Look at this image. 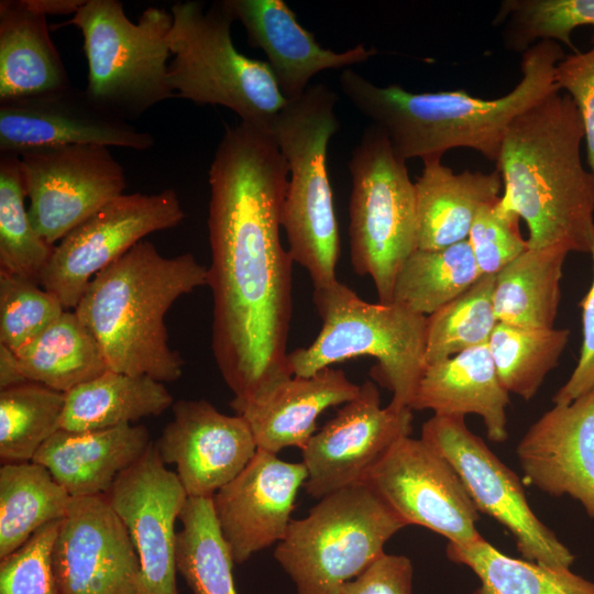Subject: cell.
Masks as SVG:
<instances>
[{
	"label": "cell",
	"mask_w": 594,
	"mask_h": 594,
	"mask_svg": "<svg viewBox=\"0 0 594 594\" xmlns=\"http://www.w3.org/2000/svg\"><path fill=\"white\" fill-rule=\"evenodd\" d=\"M288 165L267 129L227 125L208 172L212 352L234 399L292 377L293 258L280 240Z\"/></svg>",
	"instance_id": "obj_1"
},
{
	"label": "cell",
	"mask_w": 594,
	"mask_h": 594,
	"mask_svg": "<svg viewBox=\"0 0 594 594\" xmlns=\"http://www.w3.org/2000/svg\"><path fill=\"white\" fill-rule=\"evenodd\" d=\"M583 140L578 108L559 90L507 127L495 162L503 182L498 206L526 222L529 249L591 251L594 175L582 163Z\"/></svg>",
	"instance_id": "obj_2"
},
{
	"label": "cell",
	"mask_w": 594,
	"mask_h": 594,
	"mask_svg": "<svg viewBox=\"0 0 594 594\" xmlns=\"http://www.w3.org/2000/svg\"><path fill=\"white\" fill-rule=\"evenodd\" d=\"M564 56L557 42L535 44L521 54V79L496 99L463 90L413 92L395 84L381 87L351 67L341 72L339 84L346 99L386 134L406 162L442 158L452 148H470L496 162L513 119L559 90L554 70Z\"/></svg>",
	"instance_id": "obj_3"
},
{
	"label": "cell",
	"mask_w": 594,
	"mask_h": 594,
	"mask_svg": "<svg viewBox=\"0 0 594 594\" xmlns=\"http://www.w3.org/2000/svg\"><path fill=\"white\" fill-rule=\"evenodd\" d=\"M207 279L208 267L191 253L163 256L142 240L92 278L74 311L109 370L174 382L184 361L168 344L165 316Z\"/></svg>",
	"instance_id": "obj_4"
},
{
	"label": "cell",
	"mask_w": 594,
	"mask_h": 594,
	"mask_svg": "<svg viewBox=\"0 0 594 594\" xmlns=\"http://www.w3.org/2000/svg\"><path fill=\"white\" fill-rule=\"evenodd\" d=\"M337 100L327 85H310L302 96L287 100L267 128L290 174L282 211L288 251L314 288L338 280L340 237L327 169L328 145L340 128Z\"/></svg>",
	"instance_id": "obj_5"
},
{
	"label": "cell",
	"mask_w": 594,
	"mask_h": 594,
	"mask_svg": "<svg viewBox=\"0 0 594 594\" xmlns=\"http://www.w3.org/2000/svg\"><path fill=\"white\" fill-rule=\"evenodd\" d=\"M321 329L306 348L288 353L296 376H311L344 360H377L372 376L392 392L391 405L410 408L426 367L427 317L396 302H369L337 280L314 288Z\"/></svg>",
	"instance_id": "obj_6"
},
{
	"label": "cell",
	"mask_w": 594,
	"mask_h": 594,
	"mask_svg": "<svg viewBox=\"0 0 594 594\" xmlns=\"http://www.w3.org/2000/svg\"><path fill=\"white\" fill-rule=\"evenodd\" d=\"M405 521L367 483L321 498L301 519H292L274 558L297 594H340L384 552Z\"/></svg>",
	"instance_id": "obj_7"
},
{
	"label": "cell",
	"mask_w": 594,
	"mask_h": 594,
	"mask_svg": "<svg viewBox=\"0 0 594 594\" xmlns=\"http://www.w3.org/2000/svg\"><path fill=\"white\" fill-rule=\"evenodd\" d=\"M169 84L176 97L196 105L223 106L241 121L267 129L287 103L266 62L240 53L231 37L234 19L222 1L170 8Z\"/></svg>",
	"instance_id": "obj_8"
},
{
	"label": "cell",
	"mask_w": 594,
	"mask_h": 594,
	"mask_svg": "<svg viewBox=\"0 0 594 594\" xmlns=\"http://www.w3.org/2000/svg\"><path fill=\"white\" fill-rule=\"evenodd\" d=\"M84 37L88 96L109 112L130 120L176 97L169 84L173 15L148 7L136 23L118 0H86L68 21Z\"/></svg>",
	"instance_id": "obj_9"
},
{
	"label": "cell",
	"mask_w": 594,
	"mask_h": 594,
	"mask_svg": "<svg viewBox=\"0 0 594 594\" xmlns=\"http://www.w3.org/2000/svg\"><path fill=\"white\" fill-rule=\"evenodd\" d=\"M348 167L351 263L356 274L372 278L378 301L389 304L400 267L417 250L415 184L406 161L374 124L364 130Z\"/></svg>",
	"instance_id": "obj_10"
},
{
	"label": "cell",
	"mask_w": 594,
	"mask_h": 594,
	"mask_svg": "<svg viewBox=\"0 0 594 594\" xmlns=\"http://www.w3.org/2000/svg\"><path fill=\"white\" fill-rule=\"evenodd\" d=\"M421 438L455 469L476 509L510 531L526 560L571 569L572 552L536 516L519 477L468 428L464 416L433 415L424 424Z\"/></svg>",
	"instance_id": "obj_11"
},
{
	"label": "cell",
	"mask_w": 594,
	"mask_h": 594,
	"mask_svg": "<svg viewBox=\"0 0 594 594\" xmlns=\"http://www.w3.org/2000/svg\"><path fill=\"white\" fill-rule=\"evenodd\" d=\"M185 218L173 189L122 194L86 219L57 245L38 284L66 310L75 309L92 278L153 232Z\"/></svg>",
	"instance_id": "obj_12"
},
{
	"label": "cell",
	"mask_w": 594,
	"mask_h": 594,
	"mask_svg": "<svg viewBox=\"0 0 594 594\" xmlns=\"http://www.w3.org/2000/svg\"><path fill=\"white\" fill-rule=\"evenodd\" d=\"M21 173L31 221L51 245L121 196L124 170L102 145H64L25 151Z\"/></svg>",
	"instance_id": "obj_13"
},
{
	"label": "cell",
	"mask_w": 594,
	"mask_h": 594,
	"mask_svg": "<svg viewBox=\"0 0 594 594\" xmlns=\"http://www.w3.org/2000/svg\"><path fill=\"white\" fill-rule=\"evenodd\" d=\"M367 482L408 525L466 546L481 538L479 510L451 463L422 438L399 439L372 469Z\"/></svg>",
	"instance_id": "obj_14"
},
{
	"label": "cell",
	"mask_w": 594,
	"mask_h": 594,
	"mask_svg": "<svg viewBox=\"0 0 594 594\" xmlns=\"http://www.w3.org/2000/svg\"><path fill=\"white\" fill-rule=\"evenodd\" d=\"M413 410L381 407L376 385H360L359 394L315 432L301 449L307 470L304 488L319 499L365 482L372 469L403 437L410 436Z\"/></svg>",
	"instance_id": "obj_15"
},
{
	"label": "cell",
	"mask_w": 594,
	"mask_h": 594,
	"mask_svg": "<svg viewBox=\"0 0 594 594\" xmlns=\"http://www.w3.org/2000/svg\"><path fill=\"white\" fill-rule=\"evenodd\" d=\"M54 566L61 594H146L138 552L106 495L70 499Z\"/></svg>",
	"instance_id": "obj_16"
},
{
	"label": "cell",
	"mask_w": 594,
	"mask_h": 594,
	"mask_svg": "<svg viewBox=\"0 0 594 594\" xmlns=\"http://www.w3.org/2000/svg\"><path fill=\"white\" fill-rule=\"evenodd\" d=\"M106 497L138 552L146 594H179L175 522L188 495L155 443L117 479Z\"/></svg>",
	"instance_id": "obj_17"
},
{
	"label": "cell",
	"mask_w": 594,
	"mask_h": 594,
	"mask_svg": "<svg viewBox=\"0 0 594 594\" xmlns=\"http://www.w3.org/2000/svg\"><path fill=\"white\" fill-rule=\"evenodd\" d=\"M79 144L144 151L154 138L73 86L0 102L1 153Z\"/></svg>",
	"instance_id": "obj_18"
},
{
	"label": "cell",
	"mask_w": 594,
	"mask_h": 594,
	"mask_svg": "<svg viewBox=\"0 0 594 594\" xmlns=\"http://www.w3.org/2000/svg\"><path fill=\"white\" fill-rule=\"evenodd\" d=\"M155 447L175 464L188 497H212L248 465L257 444L239 415L220 413L205 399H179Z\"/></svg>",
	"instance_id": "obj_19"
},
{
	"label": "cell",
	"mask_w": 594,
	"mask_h": 594,
	"mask_svg": "<svg viewBox=\"0 0 594 594\" xmlns=\"http://www.w3.org/2000/svg\"><path fill=\"white\" fill-rule=\"evenodd\" d=\"M307 480L302 462L257 449L248 465L212 496L213 512L235 564L278 543Z\"/></svg>",
	"instance_id": "obj_20"
},
{
	"label": "cell",
	"mask_w": 594,
	"mask_h": 594,
	"mask_svg": "<svg viewBox=\"0 0 594 594\" xmlns=\"http://www.w3.org/2000/svg\"><path fill=\"white\" fill-rule=\"evenodd\" d=\"M527 481L552 496L570 495L594 519V385L554 404L516 448Z\"/></svg>",
	"instance_id": "obj_21"
},
{
	"label": "cell",
	"mask_w": 594,
	"mask_h": 594,
	"mask_svg": "<svg viewBox=\"0 0 594 594\" xmlns=\"http://www.w3.org/2000/svg\"><path fill=\"white\" fill-rule=\"evenodd\" d=\"M222 4L244 26L249 44L265 53L287 100L302 96L318 73L343 70L377 54L376 48L363 44L340 53L321 47L283 0H223Z\"/></svg>",
	"instance_id": "obj_22"
},
{
	"label": "cell",
	"mask_w": 594,
	"mask_h": 594,
	"mask_svg": "<svg viewBox=\"0 0 594 594\" xmlns=\"http://www.w3.org/2000/svg\"><path fill=\"white\" fill-rule=\"evenodd\" d=\"M359 391L342 370L330 366L307 377L293 375L250 399L233 398L230 406L248 422L257 449L277 454L288 447L302 449L316 432L318 416Z\"/></svg>",
	"instance_id": "obj_23"
},
{
	"label": "cell",
	"mask_w": 594,
	"mask_h": 594,
	"mask_svg": "<svg viewBox=\"0 0 594 594\" xmlns=\"http://www.w3.org/2000/svg\"><path fill=\"white\" fill-rule=\"evenodd\" d=\"M152 441L144 426L72 431L59 429L33 461L45 466L72 498L106 495Z\"/></svg>",
	"instance_id": "obj_24"
},
{
	"label": "cell",
	"mask_w": 594,
	"mask_h": 594,
	"mask_svg": "<svg viewBox=\"0 0 594 594\" xmlns=\"http://www.w3.org/2000/svg\"><path fill=\"white\" fill-rule=\"evenodd\" d=\"M509 393L498 378L488 344L472 348L425 367L411 410L430 409L439 416L477 415L490 440L507 438Z\"/></svg>",
	"instance_id": "obj_25"
},
{
	"label": "cell",
	"mask_w": 594,
	"mask_h": 594,
	"mask_svg": "<svg viewBox=\"0 0 594 594\" xmlns=\"http://www.w3.org/2000/svg\"><path fill=\"white\" fill-rule=\"evenodd\" d=\"M414 184L418 250H439L468 240L477 212L497 201L503 189L497 169L455 173L441 158L424 161Z\"/></svg>",
	"instance_id": "obj_26"
},
{
	"label": "cell",
	"mask_w": 594,
	"mask_h": 594,
	"mask_svg": "<svg viewBox=\"0 0 594 594\" xmlns=\"http://www.w3.org/2000/svg\"><path fill=\"white\" fill-rule=\"evenodd\" d=\"M69 86L46 16L26 0H1L0 102Z\"/></svg>",
	"instance_id": "obj_27"
},
{
	"label": "cell",
	"mask_w": 594,
	"mask_h": 594,
	"mask_svg": "<svg viewBox=\"0 0 594 594\" xmlns=\"http://www.w3.org/2000/svg\"><path fill=\"white\" fill-rule=\"evenodd\" d=\"M174 404L162 382L107 370L65 394L61 429L89 431L132 425Z\"/></svg>",
	"instance_id": "obj_28"
},
{
	"label": "cell",
	"mask_w": 594,
	"mask_h": 594,
	"mask_svg": "<svg viewBox=\"0 0 594 594\" xmlns=\"http://www.w3.org/2000/svg\"><path fill=\"white\" fill-rule=\"evenodd\" d=\"M569 250L527 249L496 276L493 304L498 322L518 327L554 328L561 299L560 283Z\"/></svg>",
	"instance_id": "obj_29"
},
{
	"label": "cell",
	"mask_w": 594,
	"mask_h": 594,
	"mask_svg": "<svg viewBox=\"0 0 594 594\" xmlns=\"http://www.w3.org/2000/svg\"><path fill=\"white\" fill-rule=\"evenodd\" d=\"M15 353L28 381L64 394L108 370L98 342L70 310Z\"/></svg>",
	"instance_id": "obj_30"
},
{
	"label": "cell",
	"mask_w": 594,
	"mask_h": 594,
	"mask_svg": "<svg viewBox=\"0 0 594 594\" xmlns=\"http://www.w3.org/2000/svg\"><path fill=\"white\" fill-rule=\"evenodd\" d=\"M72 497L48 470L34 462L0 468V559L43 526L63 519Z\"/></svg>",
	"instance_id": "obj_31"
},
{
	"label": "cell",
	"mask_w": 594,
	"mask_h": 594,
	"mask_svg": "<svg viewBox=\"0 0 594 594\" xmlns=\"http://www.w3.org/2000/svg\"><path fill=\"white\" fill-rule=\"evenodd\" d=\"M447 557L466 565L480 579L473 594H594V582L571 571L510 558L484 538L466 544L448 543Z\"/></svg>",
	"instance_id": "obj_32"
},
{
	"label": "cell",
	"mask_w": 594,
	"mask_h": 594,
	"mask_svg": "<svg viewBox=\"0 0 594 594\" xmlns=\"http://www.w3.org/2000/svg\"><path fill=\"white\" fill-rule=\"evenodd\" d=\"M482 276L468 240L439 250H416L400 267L392 302L426 317Z\"/></svg>",
	"instance_id": "obj_33"
},
{
	"label": "cell",
	"mask_w": 594,
	"mask_h": 594,
	"mask_svg": "<svg viewBox=\"0 0 594 594\" xmlns=\"http://www.w3.org/2000/svg\"><path fill=\"white\" fill-rule=\"evenodd\" d=\"M176 566L194 594H238L234 561L217 521L212 497H188L179 515Z\"/></svg>",
	"instance_id": "obj_34"
},
{
	"label": "cell",
	"mask_w": 594,
	"mask_h": 594,
	"mask_svg": "<svg viewBox=\"0 0 594 594\" xmlns=\"http://www.w3.org/2000/svg\"><path fill=\"white\" fill-rule=\"evenodd\" d=\"M569 337V329L526 328L498 322L488 349L503 387L525 400L531 399L558 365Z\"/></svg>",
	"instance_id": "obj_35"
},
{
	"label": "cell",
	"mask_w": 594,
	"mask_h": 594,
	"mask_svg": "<svg viewBox=\"0 0 594 594\" xmlns=\"http://www.w3.org/2000/svg\"><path fill=\"white\" fill-rule=\"evenodd\" d=\"M65 394L34 382L0 389L1 463L33 461L61 429Z\"/></svg>",
	"instance_id": "obj_36"
},
{
	"label": "cell",
	"mask_w": 594,
	"mask_h": 594,
	"mask_svg": "<svg viewBox=\"0 0 594 594\" xmlns=\"http://www.w3.org/2000/svg\"><path fill=\"white\" fill-rule=\"evenodd\" d=\"M21 173L20 156L0 155V271L38 283L55 245L34 228Z\"/></svg>",
	"instance_id": "obj_37"
},
{
	"label": "cell",
	"mask_w": 594,
	"mask_h": 594,
	"mask_svg": "<svg viewBox=\"0 0 594 594\" xmlns=\"http://www.w3.org/2000/svg\"><path fill=\"white\" fill-rule=\"evenodd\" d=\"M494 283L495 276L482 275L468 290L427 317L426 366L488 344L498 323Z\"/></svg>",
	"instance_id": "obj_38"
},
{
	"label": "cell",
	"mask_w": 594,
	"mask_h": 594,
	"mask_svg": "<svg viewBox=\"0 0 594 594\" xmlns=\"http://www.w3.org/2000/svg\"><path fill=\"white\" fill-rule=\"evenodd\" d=\"M492 24L502 28L503 45L509 52L522 54L543 41L576 52L572 32L594 26V0H503Z\"/></svg>",
	"instance_id": "obj_39"
},
{
	"label": "cell",
	"mask_w": 594,
	"mask_h": 594,
	"mask_svg": "<svg viewBox=\"0 0 594 594\" xmlns=\"http://www.w3.org/2000/svg\"><path fill=\"white\" fill-rule=\"evenodd\" d=\"M65 310L37 282L0 271V343L14 352L35 339Z\"/></svg>",
	"instance_id": "obj_40"
},
{
	"label": "cell",
	"mask_w": 594,
	"mask_h": 594,
	"mask_svg": "<svg viewBox=\"0 0 594 594\" xmlns=\"http://www.w3.org/2000/svg\"><path fill=\"white\" fill-rule=\"evenodd\" d=\"M61 520L43 526L24 544L0 559V594H61L54 566Z\"/></svg>",
	"instance_id": "obj_41"
},
{
	"label": "cell",
	"mask_w": 594,
	"mask_h": 594,
	"mask_svg": "<svg viewBox=\"0 0 594 594\" xmlns=\"http://www.w3.org/2000/svg\"><path fill=\"white\" fill-rule=\"evenodd\" d=\"M498 200L477 212L468 237L482 275L496 276L528 249L519 231V218L503 210Z\"/></svg>",
	"instance_id": "obj_42"
},
{
	"label": "cell",
	"mask_w": 594,
	"mask_h": 594,
	"mask_svg": "<svg viewBox=\"0 0 594 594\" xmlns=\"http://www.w3.org/2000/svg\"><path fill=\"white\" fill-rule=\"evenodd\" d=\"M592 46L573 52L561 59L554 70V81L561 92L575 103L584 127L586 161L594 175V34Z\"/></svg>",
	"instance_id": "obj_43"
},
{
	"label": "cell",
	"mask_w": 594,
	"mask_h": 594,
	"mask_svg": "<svg viewBox=\"0 0 594 594\" xmlns=\"http://www.w3.org/2000/svg\"><path fill=\"white\" fill-rule=\"evenodd\" d=\"M413 564L406 556L384 553L346 583L340 594H413Z\"/></svg>",
	"instance_id": "obj_44"
},
{
	"label": "cell",
	"mask_w": 594,
	"mask_h": 594,
	"mask_svg": "<svg viewBox=\"0 0 594 594\" xmlns=\"http://www.w3.org/2000/svg\"><path fill=\"white\" fill-rule=\"evenodd\" d=\"M590 253L594 267V234ZM582 309V345L580 356L569 380L552 397L554 404H568L594 385V276L593 282L580 301Z\"/></svg>",
	"instance_id": "obj_45"
},
{
	"label": "cell",
	"mask_w": 594,
	"mask_h": 594,
	"mask_svg": "<svg viewBox=\"0 0 594 594\" xmlns=\"http://www.w3.org/2000/svg\"><path fill=\"white\" fill-rule=\"evenodd\" d=\"M28 382L16 353L0 343V389Z\"/></svg>",
	"instance_id": "obj_46"
},
{
	"label": "cell",
	"mask_w": 594,
	"mask_h": 594,
	"mask_svg": "<svg viewBox=\"0 0 594 594\" xmlns=\"http://www.w3.org/2000/svg\"><path fill=\"white\" fill-rule=\"evenodd\" d=\"M86 0H26L35 11L47 15L76 14Z\"/></svg>",
	"instance_id": "obj_47"
}]
</instances>
